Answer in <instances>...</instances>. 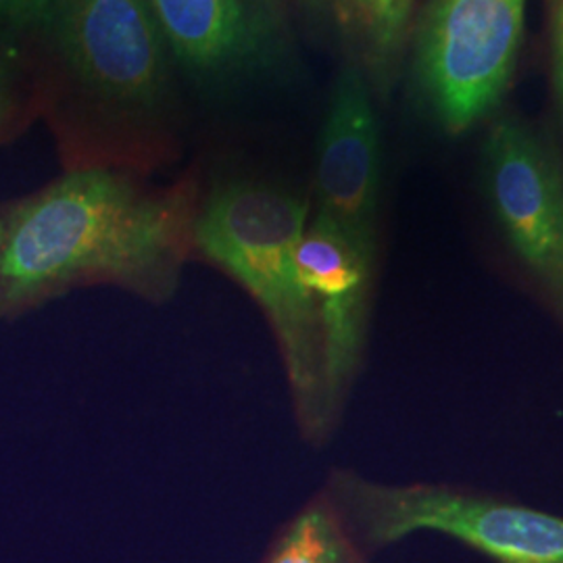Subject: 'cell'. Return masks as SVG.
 <instances>
[{
  "instance_id": "6da1fadb",
  "label": "cell",
  "mask_w": 563,
  "mask_h": 563,
  "mask_svg": "<svg viewBox=\"0 0 563 563\" xmlns=\"http://www.w3.org/2000/svg\"><path fill=\"white\" fill-rule=\"evenodd\" d=\"M201 186H153L118 167H71L2 209L0 323L86 288H118L153 307L180 290L195 257Z\"/></svg>"
},
{
  "instance_id": "7a4b0ae2",
  "label": "cell",
  "mask_w": 563,
  "mask_h": 563,
  "mask_svg": "<svg viewBox=\"0 0 563 563\" xmlns=\"http://www.w3.org/2000/svg\"><path fill=\"white\" fill-rule=\"evenodd\" d=\"M311 202L260 176H220L205 190L192 225L195 257L239 284L262 311L276 344L299 439L323 449L336 437L328 407L322 325L297 267Z\"/></svg>"
},
{
  "instance_id": "3957f363",
  "label": "cell",
  "mask_w": 563,
  "mask_h": 563,
  "mask_svg": "<svg viewBox=\"0 0 563 563\" xmlns=\"http://www.w3.org/2000/svg\"><path fill=\"white\" fill-rule=\"evenodd\" d=\"M323 493L374 558L430 532L490 563H563V516L484 486L449 481L384 483L332 465Z\"/></svg>"
},
{
  "instance_id": "277c9868",
  "label": "cell",
  "mask_w": 563,
  "mask_h": 563,
  "mask_svg": "<svg viewBox=\"0 0 563 563\" xmlns=\"http://www.w3.org/2000/svg\"><path fill=\"white\" fill-rule=\"evenodd\" d=\"M481 197L507 280L563 342L562 151L522 121H497L481 155Z\"/></svg>"
},
{
  "instance_id": "5b68a950",
  "label": "cell",
  "mask_w": 563,
  "mask_h": 563,
  "mask_svg": "<svg viewBox=\"0 0 563 563\" xmlns=\"http://www.w3.org/2000/svg\"><path fill=\"white\" fill-rule=\"evenodd\" d=\"M526 0H432L416 69L444 130L465 132L504 97L520 48Z\"/></svg>"
},
{
  "instance_id": "8992f818",
  "label": "cell",
  "mask_w": 563,
  "mask_h": 563,
  "mask_svg": "<svg viewBox=\"0 0 563 563\" xmlns=\"http://www.w3.org/2000/svg\"><path fill=\"white\" fill-rule=\"evenodd\" d=\"M42 32L95 101L125 115L162 109L169 51L146 0H57Z\"/></svg>"
},
{
  "instance_id": "52a82bcc",
  "label": "cell",
  "mask_w": 563,
  "mask_h": 563,
  "mask_svg": "<svg viewBox=\"0 0 563 563\" xmlns=\"http://www.w3.org/2000/svg\"><path fill=\"white\" fill-rule=\"evenodd\" d=\"M297 267L320 316L328 407L341 430L369 357L380 255L363 249L328 218L311 213L297 249Z\"/></svg>"
},
{
  "instance_id": "ba28073f",
  "label": "cell",
  "mask_w": 563,
  "mask_h": 563,
  "mask_svg": "<svg viewBox=\"0 0 563 563\" xmlns=\"http://www.w3.org/2000/svg\"><path fill=\"white\" fill-rule=\"evenodd\" d=\"M383 151L369 92L357 67L334 86L318 146L313 213L336 223L363 249L380 255Z\"/></svg>"
},
{
  "instance_id": "9c48e42d",
  "label": "cell",
  "mask_w": 563,
  "mask_h": 563,
  "mask_svg": "<svg viewBox=\"0 0 563 563\" xmlns=\"http://www.w3.org/2000/svg\"><path fill=\"white\" fill-rule=\"evenodd\" d=\"M167 51L197 80L232 81L280 63V0H146Z\"/></svg>"
},
{
  "instance_id": "30bf717a",
  "label": "cell",
  "mask_w": 563,
  "mask_h": 563,
  "mask_svg": "<svg viewBox=\"0 0 563 563\" xmlns=\"http://www.w3.org/2000/svg\"><path fill=\"white\" fill-rule=\"evenodd\" d=\"M260 563H372L341 511L318 488L299 511L282 523Z\"/></svg>"
},
{
  "instance_id": "8fae6325",
  "label": "cell",
  "mask_w": 563,
  "mask_h": 563,
  "mask_svg": "<svg viewBox=\"0 0 563 563\" xmlns=\"http://www.w3.org/2000/svg\"><path fill=\"white\" fill-rule=\"evenodd\" d=\"M362 20L372 55L388 63L401 46L411 11V0H353Z\"/></svg>"
},
{
  "instance_id": "7c38bea8",
  "label": "cell",
  "mask_w": 563,
  "mask_h": 563,
  "mask_svg": "<svg viewBox=\"0 0 563 563\" xmlns=\"http://www.w3.org/2000/svg\"><path fill=\"white\" fill-rule=\"evenodd\" d=\"M20 32L0 27V141L4 139L18 102L23 51Z\"/></svg>"
},
{
  "instance_id": "4fadbf2b",
  "label": "cell",
  "mask_w": 563,
  "mask_h": 563,
  "mask_svg": "<svg viewBox=\"0 0 563 563\" xmlns=\"http://www.w3.org/2000/svg\"><path fill=\"white\" fill-rule=\"evenodd\" d=\"M57 0H0V27L25 34L44 30Z\"/></svg>"
},
{
  "instance_id": "5bb4252c",
  "label": "cell",
  "mask_w": 563,
  "mask_h": 563,
  "mask_svg": "<svg viewBox=\"0 0 563 563\" xmlns=\"http://www.w3.org/2000/svg\"><path fill=\"white\" fill-rule=\"evenodd\" d=\"M551 32H553L555 90H558L563 113V0H551Z\"/></svg>"
},
{
  "instance_id": "9a60e30c",
  "label": "cell",
  "mask_w": 563,
  "mask_h": 563,
  "mask_svg": "<svg viewBox=\"0 0 563 563\" xmlns=\"http://www.w3.org/2000/svg\"><path fill=\"white\" fill-rule=\"evenodd\" d=\"M307 4H311V7H328V4H332V2H336V0H305Z\"/></svg>"
},
{
  "instance_id": "2e32d148",
  "label": "cell",
  "mask_w": 563,
  "mask_h": 563,
  "mask_svg": "<svg viewBox=\"0 0 563 563\" xmlns=\"http://www.w3.org/2000/svg\"><path fill=\"white\" fill-rule=\"evenodd\" d=\"M0 241H2V209H0Z\"/></svg>"
}]
</instances>
